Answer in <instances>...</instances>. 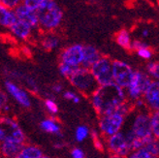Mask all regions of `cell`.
I'll return each mask as SVG.
<instances>
[{"label": "cell", "instance_id": "cell-1", "mask_svg": "<svg viewBox=\"0 0 159 158\" xmlns=\"http://www.w3.org/2000/svg\"><path fill=\"white\" fill-rule=\"evenodd\" d=\"M124 102H126L124 88L115 82L99 85L91 95L92 106L100 115L116 112Z\"/></svg>", "mask_w": 159, "mask_h": 158}, {"label": "cell", "instance_id": "cell-2", "mask_svg": "<svg viewBox=\"0 0 159 158\" xmlns=\"http://www.w3.org/2000/svg\"><path fill=\"white\" fill-rule=\"evenodd\" d=\"M131 151L144 147L155 137L152 127V115L147 113H140L133 121L131 129L125 133Z\"/></svg>", "mask_w": 159, "mask_h": 158}, {"label": "cell", "instance_id": "cell-3", "mask_svg": "<svg viewBox=\"0 0 159 158\" xmlns=\"http://www.w3.org/2000/svg\"><path fill=\"white\" fill-rule=\"evenodd\" d=\"M39 25L43 29L51 31L57 28L62 20L63 12L53 0H45L37 11Z\"/></svg>", "mask_w": 159, "mask_h": 158}, {"label": "cell", "instance_id": "cell-4", "mask_svg": "<svg viewBox=\"0 0 159 158\" xmlns=\"http://www.w3.org/2000/svg\"><path fill=\"white\" fill-rule=\"evenodd\" d=\"M70 83L75 88L85 95H92L97 89L99 84L92 75L90 69L84 67H79L74 74L69 78Z\"/></svg>", "mask_w": 159, "mask_h": 158}, {"label": "cell", "instance_id": "cell-5", "mask_svg": "<svg viewBox=\"0 0 159 158\" xmlns=\"http://www.w3.org/2000/svg\"><path fill=\"white\" fill-rule=\"evenodd\" d=\"M0 140L1 142L25 144V136L18 123L10 117H1L0 120Z\"/></svg>", "mask_w": 159, "mask_h": 158}, {"label": "cell", "instance_id": "cell-6", "mask_svg": "<svg viewBox=\"0 0 159 158\" xmlns=\"http://www.w3.org/2000/svg\"><path fill=\"white\" fill-rule=\"evenodd\" d=\"M124 115L119 112H113L100 115L99 128L101 133L106 137H110L119 132L124 123Z\"/></svg>", "mask_w": 159, "mask_h": 158}, {"label": "cell", "instance_id": "cell-7", "mask_svg": "<svg viewBox=\"0 0 159 158\" xmlns=\"http://www.w3.org/2000/svg\"><path fill=\"white\" fill-rule=\"evenodd\" d=\"M90 71L99 85L114 82L113 62L108 57H100L90 67Z\"/></svg>", "mask_w": 159, "mask_h": 158}, {"label": "cell", "instance_id": "cell-8", "mask_svg": "<svg viewBox=\"0 0 159 158\" xmlns=\"http://www.w3.org/2000/svg\"><path fill=\"white\" fill-rule=\"evenodd\" d=\"M107 146L111 154L115 157H125L131 152L125 133L120 131L108 137Z\"/></svg>", "mask_w": 159, "mask_h": 158}, {"label": "cell", "instance_id": "cell-9", "mask_svg": "<svg viewBox=\"0 0 159 158\" xmlns=\"http://www.w3.org/2000/svg\"><path fill=\"white\" fill-rule=\"evenodd\" d=\"M150 84H152V81L146 73L136 71L134 73L130 84L127 88V93H128L129 98L134 101L141 98V96L145 94Z\"/></svg>", "mask_w": 159, "mask_h": 158}, {"label": "cell", "instance_id": "cell-10", "mask_svg": "<svg viewBox=\"0 0 159 158\" xmlns=\"http://www.w3.org/2000/svg\"><path fill=\"white\" fill-rule=\"evenodd\" d=\"M113 73L114 82L121 88H127L132 81L135 71H133L127 63L120 60H115L113 61Z\"/></svg>", "mask_w": 159, "mask_h": 158}, {"label": "cell", "instance_id": "cell-11", "mask_svg": "<svg viewBox=\"0 0 159 158\" xmlns=\"http://www.w3.org/2000/svg\"><path fill=\"white\" fill-rule=\"evenodd\" d=\"M84 47L82 45L70 46L61 52L60 61L74 67H81L84 60Z\"/></svg>", "mask_w": 159, "mask_h": 158}, {"label": "cell", "instance_id": "cell-12", "mask_svg": "<svg viewBox=\"0 0 159 158\" xmlns=\"http://www.w3.org/2000/svg\"><path fill=\"white\" fill-rule=\"evenodd\" d=\"M15 12L19 20L28 23L32 28H36L37 26H39V20L36 11L26 7L25 4H21L16 8Z\"/></svg>", "mask_w": 159, "mask_h": 158}, {"label": "cell", "instance_id": "cell-13", "mask_svg": "<svg viewBox=\"0 0 159 158\" xmlns=\"http://www.w3.org/2000/svg\"><path fill=\"white\" fill-rule=\"evenodd\" d=\"M144 99L148 108L159 111V81L152 82L144 94Z\"/></svg>", "mask_w": 159, "mask_h": 158}, {"label": "cell", "instance_id": "cell-14", "mask_svg": "<svg viewBox=\"0 0 159 158\" xmlns=\"http://www.w3.org/2000/svg\"><path fill=\"white\" fill-rule=\"evenodd\" d=\"M5 88H6L8 93L11 94V95L16 99V101L19 102L21 106L25 107V108L30 107L29 96L27 95V93L25 90H22L17 84H15L14 83L9 82V81L5 82Z\"/></svg>", "mask_w": 159, "mask_h": 158}, {"label": "cell", "instance_id": "cell-15", "mask_svg": "<svg viewBox=\"0 0 159 158\" xmlns=\"http://www.w3.org/2000/svg\"><path fill=\"white\" fill-rule=\"evenodd\" d=\"M9 29L12 32V34L15 35L17 38L21 39V40H26V39L30 36L31 30L33 28L31 27L28 23L18 19V20L16 21L13 25H11L9 27Z\"/></svg>", "mask_w": 159, "mask_h": 158}, {"label": "cell", "instance_id": "cell-16", "mask_svg": "<svg viewBox=\"0 0 159 158\" xmlns=\"http://www.w3.org/2000/svg\"><path fill=\"white\" fill-rule=\"evenodd\" d=\"M100 53L99 52L92 46H85L84 50V60L82 67L89 68L90 67L100 58Z\"/></svg>", "mask_w": 159, "mask_h": 158}, {"label": "cell", "instance_id": "cell-17", "mask_svg": "<svg viewBox=\"0 0 159 158\" xmlns=\"http://www.w3.org/2000/svg\"><path fill=\"white\" fill-rule=\"evenodd\" d=\"M17 20H18V17L16 15L15 11L3 5L0 6V22H1L2 26L9 28Z\"/></svg>", "mask_w": 159, "mask_h": 158}, {"label": "cell", "instance_id": "cell-18", "mask_svg": "<svg viewBox=\"0 0 159 158\" xmlns=\"http://www.w3.org/2000/svg\"><path fill=\"white\" fill-rule=\"evenodd\" d=\"M22 147V144L12 143V142H1V152L5 157H18Z\"/></svg>", "mask_w": 159, "mask_h": 158}, {"label": "cell", "instance_id": "cell-19", "mask_svg": "<svg viewBox=\"0 0 159 158\" xmlns=\"http://www.w3.org/2000/svg\"><path fill=\"white\" fill-rule=\"evenodd\" d=\"M43 151L35 146H23L18 158H42Z\"/></svg>", "mask_w": 159, "mask_h": 158}, {"label": "cell", "instance_id": "cell-20", "mask_svg": "<svg viewBox=\"0 0 159 158\" xmlns=\"http://www.w3.org/2000/svg\"><path fill=\"white\" fill-rule=\"evenodd\" d=\"M116 43L121 47V48L125 50H131L132 47V41L130 39V35L126 30H120L117 32L116 36Z\"/></svg>", "mask_w": 159, "mask_h": 158}, {"label": "cell", "instance_id": "cell-21", "mask_svg": "<svg viewBox=\"0 0 159 158\" xmlns=\"http://www.w3.org/2000/svg\"><path fill=\"white\" fill-rule=\"evenodd\" d=\"M40 127L41 129L47 133H51V134H55V135H58L60 134V126L59 124L53 120H45L40 124Z\"/></svg>", "mask_w": 159, "mask_h": 158}, {"label": "cell", "instance_id": "cell-22", "mask_svg": "<svg viewBox=\"0 0 159 158\" xmlns=\"http://www.w3.org/2000/svg\"><path fill=\"white\" fill-rule=\"evenodd\" d=\"M58 43H59L58 38L55 36H52V35L47 36L42 40L43 48L47 51H52V50L55 49L58 46Z\"/></svg>", "mask_w": 159, "mask_h": 158}, {"label": "cell", "instance_id": "cell-23", "mask_svg": "<svg viewBox=\"0 0 159 158\" xmlns=\"http://www.w3.org/2000/svg\"><path fill=\"white\" fill-rule=\"evenodd\" d=\"M79 67H74L72 65L67 64V63H65V62H61V61H60L59 66H58L60 74L63 77H66V78H70L71 76L74 74V72Z\"/></svg>", "mask_w": 159, "mask_h": 158}, {"label": "cell", "instance_id": "cell-24", "mask_svg": "<svg viewBox=\"0 0 159 158\" xmlns=\"http://www.w3.org/2000/svg\"><path fill=\"white\" fill-rule=\"evenodd\" d=\"M152 127L154 137L159 140V111H154L152 115Z\"/></svg>", "mask_w": 159, "mask_h": 158}, {"label": "cell", "instance_id": "cell-25", "mask_svg": "<svg viewBox=\"0 0 159 158\" xmlns=\"http://www.w3.org/2000/svg\"><path fill=\"white\" fill-rule=\"evenodd\" d=\"M89 134V129L86 127L84 125H82V126H79L76 130V133H75V137H76V140L78 142H83L84 139L87 138Z\"/></svg>", "mask_w": 159, "mask_h": 158}, {"label": "cell", "instance_id": "cell-26", "mask_svg": "<svg viewBox=\"0 0 159 158\" xmlns=\"http://www.w3.org/2000/svg\"><path fill=\"white\" fill-rule=\"evenodd\" d=\"M148 74L154 79L159 81V63L158 62H150L147 66Z\"/></svg>", "mask_w": 159, "mask_h": 158}, {"label": "cell", "instance_id": "cell-27", "mask_svg": "<svg viewBox=\"0 0 159 158\" xmlns=\"http://www.w3.org/2000/svg\"><path fill=\"white\" fill-rule=\"evenodd\" d=\"M44 1L45 0H22V4H25L30 9L37 11V9L43 4Z\"/></svg>", "mask_w": 159, "mask_h": 158}, {"label": "cell", "instance_id": "cell-28", "mask_svg": "<svg viewBox=\"0 0 159 158\" xmlns=\"http://www.w3.org/2000/svg\"><path fill=\"white\" fill-rule=\"evenodd\" d=\"M45 106L51 114L55 115L58 113V106L52 99H47L45 101Z\"/></svg>", "mask_w": 159, "mask_h": 158}, {"label": "cell", "instance_id": "cell-29", "mask_svg": "<svg viewBox=\"0 0 159 158\" xmlns=\"http://www.w3.org/2000/svg\"><path fill=\"white\" fill-rule=\"evenodd\" d=\"M136 52H137V54L139 55V56L142 57V58H144V59H150V58H152V51L148 49V46L144 47V48L139 49Z\"/></svg>", "mask_w": 159, "mask_h": 158}, {"label": "cell", "instance_id": "cell-30", "mask_svg": "<svg viewBox=\"0 0 159 158\" xmlns=\"http://www.w3.org/2000/svg\"><path fill=\"white\" fill-rule=\"evenodd\" d=\"M91 138H92V141H93V144H94V147H96L98 151H102L103 148H104V147H103V143L100 141L99 139V136L96 131H92L91 133Z\"/></svg>", "mask_w": 159, "mask_h": 158}, {"label": "cell", "instance_id": "cell-31", "mask_svg": "<svg viewBox=\"0 0 159 158\" xmlns=\"http://www.w3.org/2000/svg\"><path fill=\"white\" fill-rule=\"evenodd\" d=\"M1 2V5L7 7V8H10V9H16L19 5L20 0H0Z\"/></svg>", "mask_w": 159, "mask_h": 158}, {"label": "cell", "instance_id": "cell-32", "mask_svg": "<svg viewBox=\"0 0 159 158\" xmlns=\"http://www.w3.org/2000/svg\"><path fill=\"white\" fill-rule=\"evenodd\" d=\"M63 97L67 100H70V101H73L74 103L78 104L80 102V97L77 95V94L73 91H65L63 93Z\"/></svg>", "mask_w": 159, "mask_h": 158}, {"label": "cell", "instance_id": "cell-33", "mask_svg": "<svg viewBox=\"0 0 159 158\" xmlns=\"http://www.w3.org/2000/svg\"><path fill=\"white\" fill-rule=\"evenodd\" d=\"M0 106H1V109L2 111L4 110L5 112H8L9 111V106L7 105V102H8V98H7V95L5 93L1 92V95H0Z\"/></svg>", "mask_w": 159, "mask_h": 158}, {"label": "cell", "instance_id": "cell-34", "mask_svg": "<svg viewBox=\"0 0 159 158\" xmlns=\"http://www.w3.org/2000/svg\"><path fill=\"white\" fill-rule=\"evenodd\" d=\"M71 155H72L73 158H84V152L81 148H74L73 151H71Z\"/></svg>", "mask_w": 159, "mask_h": 158}, {"label": "cell", "instance_id": "cell-35", "mask_svg": "<svg viewBox=\"0 0 159 158\" xmlns=\"http://www.w3.org/2000/svg\"><path fill=\"white\" fill-rule=\"evenodd\" d=\"M147 45L145 43H143L139 40H136V41H133L132 42V47H131V50H134V51H138L139 49L141 48H144Z\"/></svg>", "mask_w": 159, "mask_h": 158}, {"label": "cell", "instance_id": "cell-36", "mask_svg": "<svg viewBox=\"0 0 159 158\" xmlns=\"http://www.w3.org/2000/svg\"><path fill=\"white\" fill-rule=\"evenodd\" d=\"M52 89L54 90V92H60L61 90H62V86L60 85V84H55L53 88H52Z\"/></svg>", "mask_w": 159, "mask_h": 158}, {"label": "cell", "instance_id": "cell-37", "mask_svg": "<svg viewBox=\"0 0 159 158\" xmlns=\"http://www.w3.org/2000/svg\"><path fill=\"white\" fill-rule=\"evenodd\" d=\"M142 34H143V36H144V37H148V29L143 30Z\"/></svg>", "mask_w": 159, "mask_h": 158}, {"label": "cell", "instance_id": "cell-38", "mask_svg": "<svg viewBox=\"0 0 159 158\" xmlns=\"http://www.w3.org/2000/svg\"><path fill=\"white\" fill-rule=\"evenodd\" d=\"M63 146H64L63 144H57L54 147H57V148H62V147H63Z\"/></svg>", "mask_w": 159, "mask_h": 158}, {"label": "cell", "instance_id": "cell-39", "mask_svg": "<svg viewBox=\"0 0 159 158\" xmlns=\"http://www.w3.org/2000/svg\"><path fill=\"white\" fill-rule=\"evenodd\" d=\"M89 2H94L95 0H89Z\"/></svg>", "mask_w": 159, "mask_h": 158}, {"label": "cell", "instance_id": "cell-40", "mask_svg": "<svg viewBox=\"0 0 159 158\" xmlns=\"http://www.w3.org/2000/svg\"><path fill=\"white\" fill-rule=\"evenodd\" d=\"M158 6H159V0H158Z\"/></svg>", "mask_w": 159, "mask_h": 158}]
</instances>
